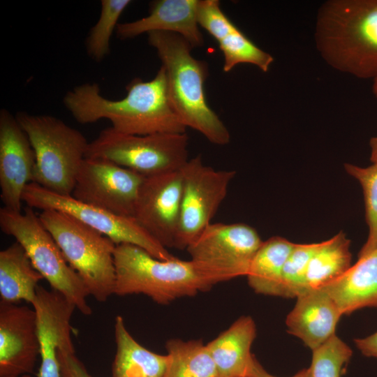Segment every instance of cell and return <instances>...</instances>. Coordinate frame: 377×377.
I'll use <instances>...</instances> for the list:
<instances>
[{
	"label": "cell",
	"instance_id": "29",
	"mask_svg": "<svg viewBox=\"0 0 377 377\" xmlns=\"http://www.w3.org/2000/svg\"><path fill=\"white\" fill-rule=\"evenodd\" d=\"M352 354L351 348L334 334L312 350L311 377H341Z\"/></svg>",
	"mask_w": 377,
	"mask_h": 377
},
{
	"label": "cell",
	"instance_id": "31",
	"mask_svg": "<svg viewBox=\"0 0 377 377\" xmlns=\"http://www.w3.org/2000/svg\"><path fill=\"white\" fill-rule=\"evenodd\" d=\"M58 360L61 377H93L76 356L73 345L60 348Z\"/></svg>",
	"mask_w": 377,
	"mask_h": 377
},
{
	"label": "cell",
	"instance_id": "16",
	"mask_svg": "<svg viewBox=\"0 0 377 377\" xmlns=\"http://www.w3.org/2000/svg\"><path fill=\"white\" fill-rule=\"evenodd\" d=\"M31 305L36 314L40 343L38 377H61L58 350L73 345L71 320L76 308L59 292L41 286Z\"/></svg>",
	"mask_w": 377,
	"mask_h": 377
},
{
	"label": "cell",
	"instance_id": "9",
	"mask_svg": "<svg viewBox=\"0 0 377 377\" xmlns=\"http://www.w3.org/2000/svg\"><path fill=\"white\" fill-rule=\"evenodd\" d=\"M22 201L33 209L41 211L52 209L66 213L109 237L116 245H135L162 260L176 258L151 236L134 217L112 214L80 202L72 195L50 191L34 182L26 186Z\"/></svg>",
	"mask_w": 377,
	"mask_h": 377
},
{
	"label": "cell",
	"instance_id": "6",
	"mask_svg": "<svg viewBox=\"0 0 377 377\" xmlns=\"http://www.w3.org/2000/svg\"><path fill=\"white\" fill-rule=\"evenodd\" d=\"M39 217L89 295L99 302L107 301L115 288L114 242L66 213L46 209Z\"/></svg>",
	"mask_w": 377,
	"mask_h": 377
},
{
	"label": "cell",
	"instance_id": "2",
	"mask_svg": "<svg viewBox=\"0 0 377 377\" xmlns=\"http://www.w3.org/2000/svg\"><path fill=\"white\" fill-rule=\"evenodd\" d=\"M314 39L332 68L360 79L377 76V0H328L319 7Z\"/></svg>",
	"mask_w": 377,
	"mask_h": 377
},
{
	"label": "cell",
	"instance_id": "34",
	"mask_svg": "<svg viewBox=\"0 0 377 377\" xmlns=\"http://www.w3.org/2000/svg\"><path fill=\"white\" fill-rule=\"evenodd\" d=\"M369 146L371 148L370 160L373 164H377V136L371 138Z\"/></svg>",
	"mask_w": 377,
	"mask_h": 377
},
{
	"label": "cell",
	"instance_id": "32",
	"mask_svg": "<svg viewBox=\"0 0 377 377\" xmlns=\"http://www.w3.org/2000/svg\"><path fill=\"white\" fill-rule=\"evenodd\" d=\"M246 377H277L268 373L253 355ZM291 377H311L309 368L303 369Z\"/></svg>",
	"mask_w": 377,
	"mask_h": 377
},
{
	"label": "cell",
	"instance_id": "13",
	"mask_svg": "<svg viewBox=\"0 0 377 377\" xmlns=\"http://www.w3.org/2000/svg\"><path fill=\"white\" fill-rule=\"evenodd\" d=\"M182 195V169L145 177L134 218L166 249L174 248Z\"/></svg>",
	"mask_w": 377,
	"mask_h": 377
},
{
	"label": "cell",
	"instance_id": "3",
	"mask_svg": "<svg viewBox=\"0 0 377 377\" xmlns=\"http://www.w3.org/2000/svg\"><path fill=\"white\" fill-rule=\"evenodd\" d=\"M147 35L165 70L169 100L181 122L213 144H228L230 133L206 99L207 63L193 57L191 45L177 34L153 31Z\"/></svg>",
	"mask_w": 377,
	"mask_h": 377
},
{
	"label": "cell",
	"instance_id": "30",
	"mask_svg": "<svg viewBox=\"0 0 377 377\" xmlns=\"http://www.w3.org/2000/svg\"><path fill=\"white\" fill-rule=\"evenodd\" d=\"M320 244H295L284 265L277 296L296 298L304 293L306 268Z\"/></svg>",
	"mask_w": 377,
	"mask_h": 377
},
{
	"label": "cell",
	"instance_id": "7",
	"mask_svg": "<svg viewBox=\"0 0 377 377\" xmlns=\"http://www.w3.org/2000/svg\"><path fill=\"white\" fill-rule=\"evenodd\" d=\"M0 228L21 244L34 268L52 290L64 295L83 315L92 313L84 282L69 265L33 208L27 206L24 213L1 208Z\"/></svg>",
	"mask_w": 377,
	"mask_h": 377
},
{
	"label": "cell",
	"instance_id": "14",
	"mask_svg": "<svg viewBox=\"0 0 377 377\" xmlns=\"http://www.w3.org/2000/svg\"><path fill=\"white\" fill-rule=\"evenodd\" d=\"M36 156L15 115L0 110V189L3 207L22 212V195L33 182Z\"/></svg>",
	"mask_w": 377,
	"mask_h": 377
},
{
	"label": "cell",
	"instance_id": "27",
	"mask_svg": "<svg viewBox=\"0 0 377 377\" xmlns=\"http://www.w3.org/2000/svg\"><path fill=\"white\" fill-rule=\"evenodd\" d=\"M130 0H101V13L91 29L86 41L88 54L96 61H102L110 53V39L123 11Z\"/></svg>",
	"mask_w": 377,
	"mask_h": 377
},
{
	"label": "cell",
	"instance_id": "8",
	"mask_svg": "<svg viewBox=\"0 0 377 377\" xmlns=\"http://www.w3.org/2000/svg\"><path fill=\"white\" fill-rule=\"evenodd\" d=\"M188 145L186 133L139 135L110 126L89 142L85 158L111 161L148 177L182 169L189 159Z\"/></svg>",
	"mask_w": 377,
	"mask_h": 377
},
{
	"label": "cell",
	"instance_id": "1",
	"mask_svg": "<svg viewBox=\"0 0 377 377\" xmlns=\"http://www.w3.org/2000/svg\"><path fill=\"white\" fill-rule=\"evenodd\" d=\"M126 89L125 97L111 100L102 96L98 84L84 83L68 91L63 103L73 118L83 124L105 119L112 128L127 134L186 133V127L169 100L163 66L152 80L135 77Z\"/></svg>",
	"mask_w": 377,
	"mask_h": 377
},
{
	"label": "cell",
	"instance_id": "4",
	"mask_svg": "<svg viewBox=\"0 0 377 377\" xmlns=\"http://www.w3.org/2000/svg\"><path fill=\"white\" fill-rule=\"evenodd\" d=\"M114 259V295L117 296L143 294L159 304H168L215 285L209 273L191 259L162 260L129 244L116 245Z\"/></svg>",
	"mask_w": 377,
	"mask_h": 377
},
{
	"label": "cell",
	"instance_id": "20",
	"mask_svg": "<svg viewBox=\"0 0 377 377\" xmlns=\"http://www.w3.org/2000/svg\"><path fill=\"white\" fill-rule=\"evenodd\" d=\"M324 288L343 315L366 307L377 308V249L358 260Z\"/></svg>",
	"mask_w": 377,
	"mask_h": 377
},
{
	"label": "cell",
	"instance_id": "5",
	"mask_svg": "<svg viewBox=\"0 0 377 377\" xmlns=\"http://www.w3.org/2000/svg\"><path fill=\"white\" fill-rule=\"evenodd\" d=\"M15 117L35 152L32 182L71 195L89 142L80 131L55 117L26 112Z\"/></svg>",
	"mask_w": 377,
	"mask_h": 377
},
{
	"label": "cell",
	"instance_id": "26",
	"mask_svg": "<svg viewBox=\"0 0 377 377\" xmlns=\"http://www.w3.org/2000/svg\"><path fill=\"white\" fill-rule=\"evenodd\" d=\"M168 363L163 377H220L202 340L172 339L165 343Z\"/></svg>",
	"mask_w": 377,
	"mask_h": 377
},
{
	"label": "cell",
	"instance_id": "25",
	"mask_svg": "<svg viewBox=\"0 0 377 377\" xmlns=\"http://www.w3.org/2000/svg\"><path fill=\"white\" fill-rule=\"evenodd\" d=\"M350 241L343 232L320 242L309 262L304 293L325 287L341 277L350 267Z\"/></svg>",
	"mask_w": 377,
	"mask_h": 377
},
{
	"label": "cell",
	"instance_id": "18",
	"mask_svg": "<svg viewBox=\"0 0 377 377\" xmlns=\"http://www.w3.org/2000/svg\"><path fill=\"white\" fill-rule=\"evenodd\" d=\"M199 0H156L149 4V14L141 19L119 23L116 34L122 40L142 34L165 31L177 34L192 47L204 44L198 21Z\"/></svg>",
	"mask_w": 377,
	"mask_h": 377
},
{
	"label": "cell",
	"instance_id": "19",
	"mask_svg": "<svg viewBox=\"0 0 377 377\" xmlns=\"http://www.w3.org/2000/svg\"><path fill=\"white\" fill-rule=\"evenodd\" d=\"M296 299L286 317L288 332L313 350L335 334L343 314L324 288L307 290Z\"/></svg>",
	"mask_w": 377,
	"mask_h": 377
},
{
	"label": "cell",
	"instance_id": "28",
	"mask_svg": "<svg viewBox=\"0 0 377 377\" xmlns=\"http://www.w3.org/2000/svg\"><path fill=\"white\" fill-rule=\"evenodd\" d=\"M344 168L360 184L364 198L369 232L367 239L358 254V258H360L377 249V164L360 167L346 163Z\"/></svg>",
	"mask_w": 377,
	"mask_h": 377
},
{
	"label": "cell",
	"instance_id": "17",
	"mask_svg": "<svg viewBox=\"0 0 377 377\" xmlns=\"http://www.w3.org/2000/svg\"><path fill=\"white\" fill-rule=\"evenodd\" d=\"M198 21L217 42L223 52V70L228 73L240 64H250L263 72L269 71L273 57L254 44L226 16L218 0H199Z\"/></svg>",
	"mask_w": 377,
	"mask_h": 377
},
{
	"label": "cell",
	"instance_id": "35",
	"mask_svg": "<svg viewBox=\"0 0 377 377\" xmlns=\"http://www.w3.org/2000/svg\"><path fill=\"white\" fill-rule=\"evenodd\" d=\"M372 93L377 98V76L373 80Z\"/></svg>",
	"mask_w": 377,
	"mask_h": 377
},
{
	"label": "cell",
	"instance_id": "11",
	"mask_svg": "<svg viewBox=\"0 0 377 377\" xmlns=\"http://www.w3.org/2000/svg\"><path fill=\"white\" fill-rule=\"evenodd\" d=\"M263 242L249 225L216 223L209 224L186 251L217 284L246 276Z\"/></svg>",
	"mask_w": 377,
	"mask_h": 377
},
{
	"label": "cell",
	"instance_id": "21",
	"mask_svg": "<svg viewBox=\"0 0 377 377\" xmlns=\"http://www.w3.org/2000/svg\"><path fill=\"white\" fill-rule=\"evenodd\" d=\"M256 337L253 319L244 316L207 344L220 377H246Z\"/></svg>",
	"mask_w": 377,
	"mask_h": 377
},
{
	"label": "cell",
	"instance_id": "36",
	"mask_svg": "<svg viewBox=\"0 0 377 377\" xmlns=\"http://www.w3.org/2000/svg\"><path fill=\"white\" fill-rule=\"evenodd\" d=\"M21 377H32V376H31L29 374H27V375H24Z\"/></svg>",
	"mask_w": 377,
	"mask_h": 377
},
{
	"label": "cell",
	"instance_id": "10",
	"mask_svg": "<svg viewBox=\"0 0 377 377\" xmlns=\"http://www.w3.org/2000/svg\"><path fill=\"white\" fill-rule=\"evenodd\" d=\"M182 173L181 210L174 248L186 250L212 223L236 172L216 170L205 165L198 155L188 159Z\"/></svg>",
	"mask_w": 377,
	"mask_h": 377
},
{
	"label": "cell",
	"instance_id": "23",
	"mask_svg": "<svg viewBox=\"0 0 377 377\" xmlns=\"http://www.w3.org/2000/svg\"><path fill=\"white\" fill-rule=\"evenodd\" d=\"M42 279L17 241L0 251L1 301L17 304L24 300L32 304Z\"/></svg>",
	"mask_w": 377,
	"mask_h": 377
},
{
	"label": "cell",
	"instance_id": "12",
	"mask_svg": "<svg viewBox=\"0 0 377 377\" xmlns=\"http://www.w3.org/2000/svg\"><path fill=\"white\" fill-rule=\"evenodd\" d=\"M145 176L111 161L85 158L72 196L112 214L134 217Z\"/></svg>",
	"mask_w": 377,
	"mask_h": 377
},
{
	"label": "cell",
	"instance_id": "15",
	"mask_svg": "<svg viewBox=\"0 0 377 377\" xmlns=\"http://www.w3.org/2000/svg\"><path fill=\"white\" fill-rule=\"evenodd\" d=\"M40 343L34 308L0 301V377L32 373Z\"/></svg>",
	"mask_w": 377,
	"mask_h": 377
},
{
	"label": "cell",
	"instance_id": "22",
	"mask_svg": "<svg viewBox=\"0 0 377 377\" xmlns=\"http://www.w3.org/2000/svg\"><path fill=\"white\" fill-rule=\"evenodd\" d=\"M114 339L117 350L112 377H163L167 355L151 352L136 341L121 316L115 318Z\"/></svg>",
	"mask_w": 377,
	"mask_h": 377
},
{
	"label": "cell",
	"instance_id": "24",
	"mask_svg": "<svg viewBox=\"0 0 377 377\" xmlns=\"http://www.w3.org/2000/svg\"><path fill=\"white\" fill-rule=\"evenodd\" d=\"M295 245L281 237L263 242L246 275L249 286L256 293L277 296L284 265Z\"/></svg>",
	"mask_w": 377,
	"mask_h": 377
},
{
	"label": "cell",
	"instance_id": "33",
	"mask_svg": "<svg viewBox=\"0 0 377 377\" xmlns=\"http://www.w3.org/2000/svg\"><path fill=\"white\" fill-rule=\"evenodd\" d=\"M354 342L364 355L377 359V332L367 337L356 339Z\"/></svg>",
	"mask_w": 377,
	"mask_h": 377
}]
</instances>
